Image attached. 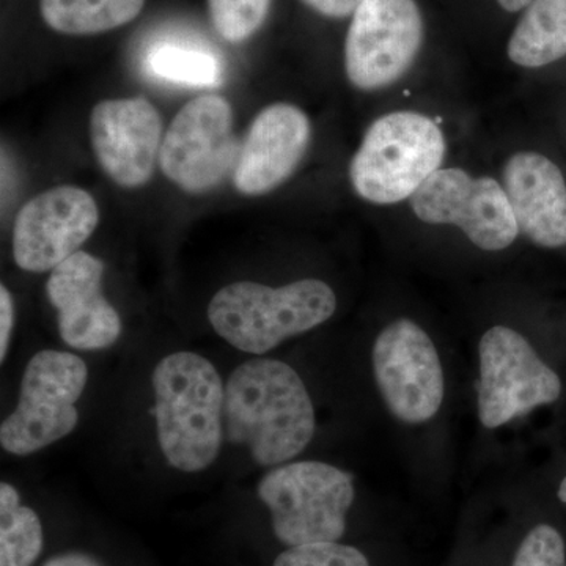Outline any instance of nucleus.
Here are the masks:
<instances>
[{
  "instance_id": "obj_25",
  "label": "nucleus",
  "mask_w": 566,
  "mask_h": 566,
  "mask_svg": "<svg viewBox=\"0 0 566 566\" xmlns=\"http://www.w3.org/2000/svg\"><path fill=\"white\" fill-rule=\"evenodd\" d=\"M316 13L327 18H346L354 13L363 0H303Z\"/></svg>"
},
{
  "instance_id": "obj_15",
  "label": "nucleus",
  "mask_w": 566,
  "mask_h": 566,
  "mask_svg": "<svg viewBox=\"0 0 566 566\" xmlns=\"http://www.w3.org/2000/svg\"><path fill=\"white\" fill-rule=\"evenodd\" d=\"M312 140V125L300 107L275 103L256 115L233 169L238 191L263 196L297 169Z\"/></svg>"
},
{
  "instance_id": "obj_3",
  "label": "nucleus",
  "mask_w": 566,
  "mask_h": 566,
  "mask_svg": "<svg viewBox=\"0 0 566 566\" xmlns=\"http://www.w3.org/2000/svg\"><path fill=\"white\" fill-rule=\"evenodd\" d=\"M335 308L334 290L318 279H304L279 289L234 282L212 296L208 319L227 344L262 356L286 338L326 323Z\"/></svg>"
},
{
  "instance_id": "obj_23",
  "label": "nucleus",
  "mask_w": 566,
  "mask_h": 566,
  "mask_svg": "<svg viewBox=\"0 0 566 566\" xmlns=\"http://www.w3.org/2000/svg\"><path fill=\"white\" fill-rule=\"evenodd\" d=\"M512 566H566L564 536L549 524H538L524 536Z\"/></svg>"
},
{
  "instance_id": "obj_5",
  "label": "nucleus",
  "mask_w": 566,
  "mask_h": 566,
  "mask_svg": "<svg viewBox=\"0 0 566 566\" xmlns=\"http://www.w3.org/2000/svg\"><path fill=\"white\" fill-rule=\"evenodd\" d=\"M283 545L338 542L354 502V479L322 461L275 465L256 488Z\"/></svg>"
},
{
  "instance_id": "obj_2",
  "label": "nucleus",
  "mask_w": 566,
  "mask_h": 566,
  "mask_svg": "<svg viewBox=\"0 0 566 566\" xmlns=\"http://www.w3.org/2000/svg\"><path fill=\"white\" fill-rule=\"evenodd\" d=\"M156 434L167 463L196 474L210 468L222 449L226 386L202 354L163 357L151 375Z\"/></svg>"
},
{
  "instance_id": "obj_9",
  "label": "nucleus",
  "mask_w": 566,
  "mask_h": 566,
  "mask_svg": "<svg viewBox=\"0 0 566 566\" xmlns=\"http://www.w3.org/2000/svg\"><path fill=\"white\" fill-rule=\"evenodd\" d=\"M379 394L395 419L428 422L444 401L446 381L430 335L408 318L390 323L376 337L371 352Z\"/></svg>"
},
{
  "instance_id": "obj_7",
  "label": "nucleus",
  "mask_w": 566,
  "mask_h": 566,
  "mask_svg": "<svg viewBox=\"0 0 566 566\" xmlns=\"http://www.w3.org/2000/svg\"><path fill=\"white\" fill-rule=\"evenodd\" d=\"M479 356V417L483 427L493 430L560 398V378L515 329L491 327L480 340Z\"/></svg>"
},
{
  "instance_id": "obj_26",
  "label": "nucleus",
  "mask_w": 566,
  "mask_h": 566,
  "mask_svg": "<svg viewBox=\"0 0 566 566\" xmlns=\"http://www.w3.org/2000/svg\"><path fill=\"white\" fill-rule=\"evenodd\" d=\"M43 566H102L95 558L85 556V554L70 553L50 558Z\"/></svg>"
},
{
  "instance_id": "obj_6",
  "label": "nucleus",
  "mask_w": 566,
  "mask_h": 566,
  "mask_svg": "<svg viewBox=\"0 0 566 566\" xmlns=\"http://www.w3.org/2000/svg\"><path fill=\"white\" fill-rule=\"evenodd\" d=\"M88 368L73 353L44 349L29 360L17 408L0 424V446L25 457L61 441L80 422L77 400L87 386Z\"/></svg>"
},
{
  "instance_id": "obj_11",
  "label": "nucleus",
  "mask_w": 566,
  "mask_h": 566,
  "mask_svg": "<svg viewBox=\"0 0 566 566\" xmlns=\"http://www.w3.org/2000/svg\"><path fill=\"white\" fill-rule=\"evenodd\" d=\"M240 150L232 106L222 96H199L186 104L164 136L159 166L182 191H211L233 172Z\"/></svg>"
},
{
  "instance_id": "obj_10",
  "label": "nucleus",
  "mask_w": 566,
  "mask_h": 566,
  "mask_svg": "<svg viewBox=\"0 0 566 566\" xmlns=\"http://www.w3.org/2000/svg\"><path fill=\"white\" fill-rule=\"evenodd\" d=\"M411 207L424 223L457 226L483 251H504L520 234L504 186L461 169H439L427 178L411 197Z\"/></svg>"
},
{
  "instance_id": "obj_24",
  "label": "nucleus",
  "mask_w": 566,
  "mask_h": 566,
  "mask_svg": "<svg viewBox=\"0 0 566 566\" xmlns=\"http://www.w3.org/2000/svg\"><path fill=\"white\" fill-rule=\"evenodd\" d=\"M14 327L13 297L6 285L0 286V363H3L9 353L11 333Z\"/></svg>"
},
{
  "instance_id": "obj_19",
  "label": "nucleus",
  "mask_w": 566,
  "mask_h": 566,
  "mask_svg": "<svg viewBox=\"0 0 566 566\" xmlns=\"http://www.w3.org/2000/svg\"><path fill=\"white\" fill-rule=\"evenodd\" d=\"M43 551L39 515L21 504L10 483H0V566H33Z\"/></svg>"
},
{
  "instance_id": "obj_17",
  "label": "nucleus",
  "mask_w": 566,
  "mask_h": 566,
  "mask_svg": "<svg viewBox=\"0 0 566 566\" xmlns=\"http://www.w3.org/2000/svg\"><path fill=\"white\" fill-rule=\"evenodd\" d=\"M510 61L539 69L566 55V0H532L510 36Z\"/></svg>"
},
{
  "instance_id": "obj_27",
  "label": "nucleus",
  "mask_w": 566,
  "mask_h": 566,
  "mask_svg": "<svg viewBox=\"0 0 566 566\" xmlns=\"http://www.w3.org/2000/svg\"><path fill=\"white\" fill-rule=\"evenodd\" d=\"M531 2L532 0H497L499 6H501L505 11H510V13H515V11L526 9Z\"/></svg>"
},
{
  "instance_id": "obj_8",
  "label": "nucleus",
  "mask_w": 566,
  "mask_h": 566,
  "mask_svg": "<svg viewBox=\"0 0 566 566\" xmlns=\"http://www.w3.org/2000/svg\"><path fill=\"white\" fill-rule=\"evenodd\" d=\"M422 43L416 0H363L346 33V76L360 91L389 87L415 65Z\"/></svg>"
},
{
  "instance_id": "obj_20",
  "label": "nucleus",
  "mask_w": 566,
  "mask_h": 566,
  "mask_svg": "<svg viewBox=\"0 0 566 566\" xmlns=\"http://www.w3.org/2000/svg\"><path fill=\"white\" fill-rule=\"evenodd\" d=\"M153 76L191 87H212L222 80L221 63L208 52L164 44L148 54Z\"/></svg>"
},
{
  "instance_id": "obj_14",
  "label": "nucleus",
  "mask_w": 566,
  "mask_h": 566,
  "mask_svg": "<svg viewBox=\"0 0 566 566\" xmlns=\"http://www.w3.org/2000/svg\"><path fill=\"white\" fill-rule=\"evenodd\" d=\"M104 263L76 252L51 271L48 300L57 311L59 334L81 352L111 348L120 338V315L103 293Z\"/></svg>"
},
{
  "instance_id": "obj_13",
  "label": "nucleus",
  "mask_w": 566,
  "mask_h": 566,
  "mask_svg": "<svg viewBox=\"0 0 566 566\" xmlns=\"http://www.w3.org/2000/svg\"><path fill=\"white\" fill-rule=\"evenodd\" d=\"M93 151L112 181L139 188L150 180L163 145V120L148 99H109L91 117Z\"/></svg>"
},
{
  "instance_id": "obj_16",
  "label": "nucleus",
  "mask_w": 566,
  "mask_h": 566,
  "mask_svg": "<svg viewBox=\"0 0 566 566\" xmlns=\"http://www.w3.org/2000/svg\"><path fill=\"white\" fill-rule=\"evenodd\" d=\"M504 189L520 232L542 248L566 245V182L560 169L535 151L506 161Z\"/></svg>"
},
{
  "instance_id": "obj_21",
  "label": "nucleus",
  "mask_w": 566,
  "mask_h": 566,
  "mask_svg": "<svg viewBox=\"0 0 566 566\" xmlns=\"http://www.w3.org/2000/svg\"><path fill=\"white\" fill-rule=\"evenodd\" d=\"M273 0H208L216 32L230 43H241L259 32Z\"/></svg>"
},
{
  "instance_id": "obj_4",
  "label": "nucleus",
  "mask_w": 566,
  "mask_h": 566,
  "mask_svg": "<svg viewBox=\"0 0 566 566\" xmlns=\"http://www.w3.org/2000/svg\"><path fill=\"white\" fill-rule=\"evenodd\" d=\"M446 156L438 123L419 112H392L371 123L349 166L357 196L375 205L411 199Z\"/></svg>"
},
{
  "instance_id": "obj_28",
  "label": "nucleus",
  "mask_w": 566,
  "mask_h": 566,
  "mask_svg": "<svg viewBox=\"0 0 566 566\" xmlns=\"http://www.w3.org/2000/svg\"><path fill=\"white\" fill-rule=\"evenodd\" d=\"M557 495L558 499H560V501L566 504V476L564 480H562L560 486H558Z\"/></svg>"
},
{
  "instance_id": "obj_1",
  "label": "nucleus",
  "mask_w": 566,
  "mask_h": 566,
  "mask_svg": "<svg viewBox=\"0 0 566 566\" xmlns=\"http://www.w3.org/2000/svg\"><path fill=\"white\" fill-rule=\"evenodd\" d=\"M314 403L289 364L256 357L234 368L226 385L227 441L248 447L259 465H281L314 439Z\"/></svg>"
},
{
  "instance_id": "obj_12",
  "label": "nucleus",
  "mask_w": 566,
  "mask_h": 566,
  "mask_svg": "<svg viewBox=\"0 0 566 566\" xmlns=\"http://www.w3.org/2000/svg\"><path fill=\"white\" fill-rule=\"evenodd\" d=\"M99 222L95 199L76 186H57L29 200L18 212L13 256L29 273L52 271L80 248Z\"/></svg>"
},
{
  "instance_id": "obj_18",
  "label": "nucleus",
  "mask_w": 566,
  "mask_h": 566,
  "mask_svg": "<svg viewBox=\"0 0 566 566\" xmlns=\"http://www.w3.org/2000/svg\"><path fill=\"white\" fill-rule=\"evenodd\" d=\"M145 0H40L43 21L65 35H95L122 28L144 9Z\"/></svg>"
},
{
  "instance_id": "obj_22",
  "label": "nucleus",
  "mask_w": 566,
  "mask_h": 566,
  "mask_svg": "<svg viewBox=\"0 0 566 566\" xmlns=\"http://www.w3.org/2000/svg\"><path fill=\"white\" fill-rule=\"evenodd\" d=\"M273 566H370V562L357 547L327 542L289 547Z\"/></svg>"
}]
</instances>
